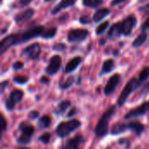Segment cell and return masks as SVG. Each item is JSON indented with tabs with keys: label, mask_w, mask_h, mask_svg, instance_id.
<instances>
[{
	"label": "cell",
	"mask_w": 149,
	"mask_h": 149,
	"mask_svg": "<svg viewBox=\"0 0 149 149\" xmlns=\"http://www.w3.org/2000/svg\"><path fill=\"white\" fill-rule=\"evenodd\" d=\"M115 110H116L115 106H112L103 113L102 117L98 121V123L95 127V129H94V133L97 137L102 138L107 134L109 120L113 117V115L115 113Z\"/></svg>",
	"instance_id": "6da1fadb"
},
{
	"label": "cell",
	"mask_w": 149,
	"mask_h": 149,
	"mask_svg": "<svg viewBox=\"0 0 149 149\" xmlns=\"http://www.w3.org/2000/svg\"><path fill=\"white\" fill-rule=\"evenodd\" d=\"M81 127V122L78 120H72L68 121H62L56 128V134L60 138L67 137L70 134Z\"/></svg>",
	"instance_id": "7a4b0ae2"
},
{
	"label": "cell",
	"mask_w": 149,
	"mask_h": 149,
	"mask_svg": "<svg viewBox=\"0 0 149 149\" xmlns=\"http://www.w3.org/2000/svg\"><path fill=\"white\" fill-rule=\"evenodd\" d=\"M141 84L142 83L140 81L139 79H135V78L131 79L127 82V84L126 85L124 89L122 90V92H121V93H120V97L118 99V102H117L118 106L119 107H122L127 102V100L128 97L130 96V94L134 91L138 89L141 86Z\"/></svg>",
	"instance_id": "3957f363"
},
{
	"label": "cell",
	"mask_w": 149,
	"mask_h": 149,
	"mask_svg": "<svg viewBox=\"0 0 149 149\" xmlns=\"http://www.w3.org/2000/svg\"><path fill=\"white\" fill-rule=\"evenodd\" d=\"M89 31L85 29H72L67 34V40L70 43H80L87 38Z\"/></svg>",
	"instance_id": "277c9868"
},
{
	"label": "cell",
	"mask_w": 149,
	"mask_h": 149,
	"mask_svg": "<svg viewBox=\"0 0 149 149\" xmlns=\"http://www.w3.org/2000/svg\"><path fill=\"white\" fill-rule=\"evenodd\" d=\"M20 43V36L17 34H10L2 39L0 43V55H3L9 48L14 45Z\"/></svg>",
	"instance_id": "5b68a950"
},
{
	"label": "cell",
	"mask_w": 149,
	"mask_h": 149,
	"mask_svg": "<svg viewBox=\"0 0 149 149\" xmlns=\"http://www.w3.org/2000/svg\"><path fill=\"white\" fill-rule=\"evenodd\" d=\"M45 31V27L43 25H38L33 28H31L29 31H26L20 36V43H25L32 38L41 37L42 33Z\"/></svg>",
	"instance_id": "8992f818"
},
{
	"label": "cell",
	"mask_w": 149,
	"mask_h": 149,
	"mask_svg": "<svg viewBox=\"0 0 149 149\" xmlns=\"http://www.w3.org/2000/svg\"><path fill=\"white\" fill-rule=\"evenodd\" d=\"M24 97V92L22 90H14L10 93L9 98L5 101V107L8 111L14 109L16 104H17Z\"/></svg>",
	"instance_id": "52a82bcc"
},
{
	"label": "cell",
	"mask_w": 149,
	"mask_h": 149,
	"mask_svg": "<svg viewBox=\"0 0 149 149\" xmlns=\"http://www.w3.org/2000/svg\"><path fill=\"white\" fill-rule=\"evenodd\" d=\"M61 57L59 55H53L49 61L47 67L45 68V72L49 75L56 74L61 67Z\"/></svg>",
	"instance_id": "ba28073f"
},
{
	"label": "cell",
	"mask_w": 149,
	"mask_h": 149,
	"mask_svg": "<svg viewBox=\"0 0 149 149\" xmlns=\"http://www.w3.org/2000/svg\"><path fill=\"white\" fill-rule=\"evenodd\" d=\"M122 24V31H123V34L125 36H129L134 28L135 27L136 24H137V19L135 17V16L134 15H129L128 17H127L123 22L121 23Z\"/></svg>",
	"instance_id": "9c48e42d"
},
{
	"label": "cell",
	"mask_w": 149,
	"mask_h": 149,
	"mask_svg": "<svg viewBox=\"0 0 149 149\" xmlns=\"http://www.w3.org/2000/svg\"><path fill=\"white\" fill-rule=\"evenodd\" d=\"M149 111L148 102H145L143 104H141L140 107H136L134 110H131L130 112H128L126 115H125V119L126 120H130L133 118H137V117H141L143 116L147 113V112Z\"/></svg>",
	"instance_id": "30bf717a"
},
{
	"label": "cell",
	"mask_w": 149,
	"mask_h": 149,
	"mask_svg": "<svg viewBox=\"0 0 149 149\" xmlns=\"http://www.w3.org/2000/svg\"><path fill=\"white\" fill-rule=\"evenodd\" d=\"M120 75L119 73L113 74L108 79V81H107V85L105 86V89H104V93L107 96H109L112 93H113V92L115 91L118 84L120 83Z\"/></svg>",
	"instance_id": "8fae6325"
},
{
	"label": "cell",
	"mask_w": 149,
	"mask_h": 149,
	"mask_svg": "<svg viewBox=\"0 0 149 149\" xmlns=\"http://www.w3.org/2000/svg\"><path fill=\"white\" fill-rule=\"evenodd\" d=\"M41 52V48L38 43H34L29 46H27L22 52V55H26L29 57L30 59L35 60L37 59Z\"/></svg>",
	"instance_id": "7c38bea8"
},
{
	"label": "cell",
	"mask_w": 149,
	"mask_h": 149,
	"mask_svg": "<svg viewBox=\"0 0 149 149\" xmlns=\"http://www.w3.org/2000/svg\"><path fill=\"white\" fill-rule=\"evenodd\" d=\"M85 141V139L82 135L78 134L72 139H70L62 149H79L80 145Z\"/></svg>",
	"instance_id": "4fadbf2b"
},
{
	"label": "cell",
	"mask_w": 149,
	"mask_h": 149,
	"mask_svg": "<svg viewBox=\"0 0 149 149\" xmlns=\"http://www.w3.org/2000/svg\"><path fill=\"white\" fill-rule=\"evenodd\" d=\"M82 62V58L79 56H76L74 58H72L65 65V73H71L72 72H74L78 66L80 65V63Z\"/></svg>",
	"instance_id": "5bb4252c"
},
{
	"label": "cell",
	"mask_w": 149,
	"mask_h": 149,
	"mask_svg": "<svg viewBox=\"0 0 149 149\" xmlns=\"http://www.w3.org/2000/svg\"><path fill=\"white\" fill-rule=\"evenodd\" d=\"M33 15H34V10L30 8V9H27L24 11L19 13L18 15H17L14 17V20L17 23H24V22L29 21L33 17Z\"/></svg>",
	"instance_id": "9a60e30c"
},
{
	"label": "cell",
	"mask_w": 149,
	"mask_h": 149,
	"mask_svg": "<svg viewBox=\"0 0 149 149\" xmlns=\"http://www.w3.org/2000/svg\"><path fill=\"white\" fill-rule=\"evenodd\" d=\"M121 34H123L122 24L121 23H116V24H113L111 26V28L109 29L107 37L109 38H120Z\"/></svg>",
	"instance_id": "2e32d148"
},
{
	"label": "cell",
	"mask_w": 149,
	"mask_h": 149,
	"mask_svg": "<svg viewBox=\"0 0 149 149\" xmlns=\"http://www.w3.org/2000/svg\"><path fill=\"white\" fill-rule=\"evenodd\" d=\"M77 0H61L58 4L55 5V7L52 9V14L55 15L57 13H58L60 10L66 9L68 7H71L72 5H74V3H76Z\"/></svg>",
	"instance_id": "e0dca14e"
},
{
	"label": "cell",
	"mask_w": 149,
	"mask_h": 149,
	"mask_svg": "<svg viewBox=\"0 0 149 149\" xmlns=\"http://www.w3.org/2000/svg\"><path fill=\"white\" fill-rule=\"evenodd\" d=\"M18 129L22 133L21 134H24V135H26V136H29V137H31L32 134H34L33 126H31V124H29V123H27L25 121H23V122H21L19 124Z\"/></svg>",
	"instance_id": "ac0fdd59"
},
{
	"label": "cell",
	"mask_w": 149,
	"mask_h": 149,
	"mask_svg": "<svg viewBox=\"0 0 149 149\" xmlns=\"http://www.w3.org/2000/svg\"><path fill=\"white\" fill-rule=\"evenodd\" d=\"M128 129L133 131L138 136H140L144 132L145 127L140 121L134 120V121H131L130 123H128Z\"/></svg>",
	"instance_id": "d6986e66"
},
{
	"label": "cell",
	"mask_w": 149,
	"mask_h": 149,
	"mask_svg": "<svg viewBox=\"0 0 149 149\" xmlns=\"http://www.w3.org/2000/svg\"><path fill=\"white\" fill-rule=\"evenodd\" d=\"M110 14V10L109 9H107V8H102V9H100V10H98L95 13H94V15H93V20L94 21V22H96V23H99V22H100L101 20H103L107 16H108Z\"/></svg>",
	"instance_id": "ffe728a7"
},
{
	"label": "cell",
	"mask_w": 149,
	"mask_h": 149,
	"mask_svg": "<svg viewBox=\"0 0 149 149\" xmlns=\"http://www.w3.org/2000/svg\"><path fill=\"white\" fill-rule=\"evenodd\" d=\"M129 130L128 129V124L126 123H116L112 127V134L113 135H117V134H120L126 131Z\"/></svg>",
	"instance_id": "44dd1931"
},
{
	"label": "cell",
	"mask_w": 149,
	"mask_h": 149,
	"mask_svg": "<svg viewBox=\"0 0 149 149\" xmlns=\"http://www.w3.org/2000/svg\"><path fill=\"white\" fill-rule=\"evenodd\" d=\"M115 67V64L114 61L113 59H107L104 62L102 68H101V72H100V76L104 75V74H107L109 72H111Z\"/></svg>",
	"instance_id": "7402d4cb"
},
{
	"label": "cell",
	"mask_w": 149,
	"mask_h": 149,
	"mask_svg": "<svg viewBox=\"0 0 149 149\" xmlns=\"http://www.w3.org/2000/svg\"><path fill=\"white\" fill-rule=\"evenodd\" d=\"M71 106V102L69 100H64L61 101L58 106L55 108L54 110V113H56L57 115H61L63 113H65V112Z\"/></svg>",
	"instance_id": "603a6c76"
},
{
	"label": "cell",
	"mask_w": 149,
	"mask_h": 149,
	"mask_svg": "<svg viewBox=\"0 0 149 149\" xmlns=\"http://www.w3.org/2000/svg\"><path fill=\"white\" fill-rule=\"evenodd\" d=\"M147 39H148V34L146 32H142L134 40V42L132 44V46L134 48H139V47H141V45H143L145 44Z\"/></svg>",
	"instance_id": "cb8c5ba5"
},
{
	"label": "cell",
	"mask_w": 149,
	"mask_h": 149,
	"mask_svg": "<svg viewBox=\"0 0 149 149\" xmlns=\"http://www.w3.org/2000/svg\"><path fill=\"white\" fill-rule=\"evenodd\" d=\"M57 32H58V28L57 27H52V28H49L48 30H45L41 35V38H45V39L53 38L56 36Z\"/></svg>",
	"instance_id": "d4e9b609"
},
{
	"label": "cell",
	"mask_w": 149,
	"mask_h": 149,
	"mask_svg": "<svg viewBox=\"0 0 149 149\" xmlns=\"http://www.w3.org/2000/svg\"><path fill=\"white\" fill-rule=\"evenodd\" d=\"M73 83H74V77L70 76L66 80H64V79H61L60 80V82H59V87L62 90H66L69 87H71L73 85Z\"/></svg>",
	"instance_id": "484cf974"
},
{
	"label": "cell",
	"mask_w": 149,
	"mask_h": 149,
	"mask_svg": "<svg viewBox=\"0 0 149 149\" xmlns=\"http://www.w3.org/2000/svg\"><path fill=\"white\" fill-rule=\"evenodd\" d=\"M83 5L89 8H98L103 3V0H83Z\"/></svg>",
	"instance_id": "4316f807"
},
{
	"label": "cell",
	"mask_w": 149,
	"mask_h": 149,
	"mask_svg": "<svg viewBox=\"0 0 149 149\" xmlns=\"http://www.w3.org/2000/svg\"><path fill=\"white\" fill-rule=\"evenodd\" d=\"M50 125H51V118H50L48 115L43 116V117L40 118L39 120H38V127H39L41 129L47 128V127H50Z\"/></svg>",
	"instance_id": "83f0119b"
},
{
	"label": "cell",
	"mask_w": 149,
	"mask_h": 149,
	"mask_svg": "<svg viewBox=\"0 0 149 149\" xmlns=\"http://www.w3.org/2000/svg\"><path fill=\"white\" fill-rule=\"evenodd\" d=\"M109 26V22L108 21H105L102 24H100L95 30V33L96 35H101L102 33L105 32V31L108 28Z\"/></svg>",
	"instance_id": "f1b7e54d"
},
{
	"label": "cell",
	"mask_w": 149,
	"mask_h": 149,
	"mask_svg": "<svg viewBox=\"0 0 149 149\" xmlns=\"http://www.w3.org/2000/svg\"><path fill=\"white\" fill-rule=\"evenodd\" d=\"M148 78H149V66H148V67L144 68V69L141 72V73H140V75H139V79H140V81H141V83H143V82H144V81H146Z\"/></svg>",
	"instance_id": "f546056e"
},
{
	"label": "cell",
	"mask_w": 149,
	"mask_h": 149,
	"mask_svg": "<svg viewBox=\"0 0 149 149\" xmlns=\"http://www.w3.org/2000/svg\"><path fill=\"white\" fill-rule=\"evenodd\" d=\"M31 137H29V136L21 134L17 139V142L18 144H20V145H26V144H29L31 142Z\"/></svg>",
	"instance_id": "4dcf8cb0"
},
{
	"label": "cell",
	"mask_w": 149,
	"mask_h": 149,
	"mask_svg": "<svg viewBox=\"0 0 149 149\" xmlns=\"http://www.w3.org/2000/svg\"><path fill=\"white\" fill-rule=\"evenodd\" d=\"M28 78L27 77H24V76H16L13 78V81L17 84V85H24L28 81Z\"/></svg>",
	"instance_id": "1f68e13d"
},
{
	"label": "cell",
	"mask_w": 149,
	"mask_h": 149,
	"mask_svg": "<svg viewBox=\"0 0 149 149\" xmlns=\"http://www.w3.org/2000/svg\"><path fill=\"white\" fill-rule=\"evenodd\" d=\"M38 140L40 141H42L44 144H48L50 140H51V134L50 133H45L42 135H40V137L38 138Z\"/></svg>",
	"instance_id": "d6a6232c"
},
{
	"label": "cell",
	"mask_w": 149,
	"mask_h": 149,
	"mask_svg": "<svg viewBox=\"0 0 149 149\" xmlns=\"http://www.w3.org/2000/svg\"><path fill=\"white\" fill-rule=\"evenodd\" d=\"M65 48H66V45L63 43H57L52 46V49L57 52H63L64 50H65Z\"/></svg>",
	"instance_id": "836d02e7"
},
{
	"label": "cell",
	"mask_w": 149,
	"mask_h": 149,
	"mask_svg": "<svg viewBox=\"0 0 149 149\" xmlns=\"http://www.w3.org/2000/svg\"><path fill=\"white\" fill-rule=\"evenodd\" d=\"M79 22H80V24H88L91 22V18L89 17V16L84 15V16L80 17Z\"/></svg>",
	"instance_id": "e575fe53"
},
{
	"label": "cell",
	"mask_w": 149,
	"mask_h": 149,
	"mask_svg": "<svg viewBox=\"0 0 149 149\" xmlns=\"http://www.w3.org/2000/svg\"><path fill=\"white\" fill-rule=\"evenodd\" d=\"M7 129V121L3 114H1V131L2 133Z\"/></svg>",
	"instance_id": "d590c367"
},
{
	"label": "cell",
	"mask_w": 149,
	"mask_h": 149,
	"mask_svg": "<svg viewBox=\"0 0 149 149\" xmlns=\"http://www.w3.org/2000/svg\"><path fill=\"white\" fill-rule=\"evenodd\" d=\"M24 63H23L22 61H17V62H16V63L13 64L12 68H13L14 70L17 71V70L23 69V68H24Z\"/></svg>",
	"instance_id": "8d00e7d4"
},
{
	"label": "cell",
	"mask_w": 149,
	"mask_h": 149,
	"mask_svg": "<svg viewBox=\"0 0 149 149\" xmlns=\"http://www.w3.org/2000/svg\"><path fill=\"white\" fill-rule=\"evenodd\" d=\"M139 10H140L141 13H144V14L149 15V3H147V4L142 5L141 7H140V8H139Z\"/></svg>",
	"instance_id": "74e56055"
},
{
	"label": "cell",
	"mask_w": 149,
	"mask_h": 149,
	"mask_svg": "<svg viewBox=\"0 0 149 149\" xmlns=\"http://www.w3.org/2000/svg\"><path fill=\"white\" fill-rule=\"evenodd\" d=\"M149 29V17L146 19V21H145V23L141 25V31L144 32V31H146L147 30H148Z\"/></svg>",
	"instance_id": "f35d334b"
},
{
	"label": "cell",
	"mask_w": 149,
	"mask_h": 149,
	"mask_svg": "<svg viewBox=\"0 0 149 149\" xmlns=\"http://www.w3.org/2000/svg\"><path fill=\"white\" fill-rule=\"evenodd\" d=\"M28 117H29L30 119H31V120H35L36 118L38 117V112H37V111H32V112H31V113L28 114Z\"/></svg>",
	"instance_id": "ab89813d"
},
{
	"label": "cell",
	"mask_w": 149,
	"mask_h": 149,
	"mask_svg": "<svg viewBox=\"0 0 149 149\" xmlns=\"http://www.w3.org/2000/svg\"><path fill=\"white\" fill-rule=\"evenodd\" d=\"M125 1H126V0H113V1L111 2V5H113V6L119 5V4H120V3H124Z\"/></svg>",
	"instance_id": "60d3db41"
},
{
	"label": "cell",
	"mask_w": 149,
	"mask_h": 149,
	"mask_svg": "<svg viewBox=\"0 0 149 149\" xmlns=\"http://www.w3.org/2000/svg\"><path fill=\"white\" fill-rule=\"evenodd\" d=\"M31 2V0H20L19 3L21 6H27L28 4H30Z\"/></svg>",
	"instance_id": "b9f144b4"
},
{
	"label": "cell",
	"mask_w": 149,
	"mask_h": 149,
	"mask_svg": "<svg viewBox=\"0 0 149 149\" xmlns=\"http://www.w3.org/2000/svg\"><path fill=\"white\" fill-rule=\"evenodd\" d=\"M40 82H41L42 84L47 85V84H49V82H50V79H49L48 78H46V77L43 76V77L40 79Z\"/></svg>",
	"instance_id": "7bdbcfd3"
},
{
	"label": "cell",
	"mask_w": 149,
	"mask_h": 149,
	"mask_svg": "<svg viewBox=\"0 0 149 149\" xmlns=\"http://www.w3.org/2000/svg\"><path fill=\"white\" fill-rule=\"evenodd\" d=\"M7 85H8V82L7 81H3L1 83V93H3L4 92V89L7 86Z\"/></svg>",
	"instance_id": "ee69618b"
},
{
	"label": "cell",
	"mask_w": 149,
	"mask_h": 149,
	"mask_svg": "<svg viewBox=\"0 0 149 149\" xmlns=\"http://www.w3.org/2000/svg\"><path fill=\"white\" fill-rule=\"evenodd\" d=\"M149 93V82L144 86L143 90H142V94H145V93Z\"/></svg>",
	"instance_id": "f6af8a7d"
},
{
	"label": "cell",
	"mask_w": 149,
	"mask_h": 149,
	"mask_svg": "<svg viewBox=\"0 0 149 149\" xmlns=\"http://www.w3.org/2000/svg\"><path fill=\"white\" fill-rule=\"evenodd\" d=\"M76 112H77V109L76 108H72L70 112H69V113H68V115H67V117H72V116H73L75 113H76Z\"/></svg>",
	"instance_id": "bcb514c9"
},
{
	"label": "cell",
	"mask_w": 149,
	"mask_h": 149,
	"mask_svg": "<svg viewBox=\"0 0 149 149\" xmlns=\"http://www.w3.org/2000/svg\"><path fill=\"white\" fill-rule=\"evenodd\" d=\"M50 1H52V0H45V2H50Z\"/></svg>",
	"instance_id": "7dc6e473"
},
{
	"label": "cell",
	"mask_w": 149,
	"mask_h": 149,
	"mask_svg": "<svg viewBox=\"0 0 149 149\" xmlns=\"http://www.w3.org/2000/svg\"><path fill=\"white\" fill-rule=\"evenodd\" d=\"M20 149H28V148H20Z\"/></svg>",
	"instance_id": "c3c4849f"
},
{
	"label": "cell",
	"mask_w": 149,
	"mask_h": 149,
	"mask_svg": "<svg viewBox=\"0 0 149 149\" xmlns=\"http://www.w3.org/2000/svg\"><path fill=\"white\" fill-rule=\"evenodd\" d=\"M148 107H149V101H148Z\"/></svg>",
	"instance_id": "681fc988"
}]
</instances>
